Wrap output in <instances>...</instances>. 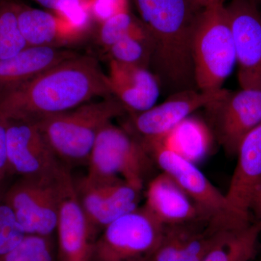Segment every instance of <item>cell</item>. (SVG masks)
<instances>
[{
    "label": "cell",
    "instance_id": "1",
    "mask_svg": "<svg viewBox=\"0 0 261 261\" xmlns=\"http://www.w3.org/2000/svg\"><path fill=\"white\" fill-rule=\"evenodd\" d=\"M112 96L107 74L97 58L80 54L0 94V116L6 120L37 121L94 98Z\"/></svg>",
    "mask_w": 261,
    "mask_h": 261
},
{
    "label": "cell",
    "instance_id": "2",
    "mask_svg": "<svg viewBox=\"0 0 261 261\" xmlns=\"http://www.w3.org/2000/svg\"><path fill=\"white\" fill-rule=\"evenodd\" d=\"M152 38V65L160 84L172 93L197 89L192 39L198 14L190 0H133Z\"/></svg>",
    "mask_w": 261,
    "mask_h": 261
},
{
    "label": "cell",
    "instance_id": "3",
    "mask_svg": "<svg viewBox=\"0 0 261 261\" xmlns=\"http://www.w3.org/2000/svg\"><path fill=\"white\" fill-rule=\"evenodd\" d=\"M126 112V108L112 96L36 122L62 162L87 163L99 132Z\"/></svg>",
    "mask_w": 261,
    "mask_h": 261
},
{
    "label": "cell",
    "instance_id": "4",
    "mask_svg": "<svg viewBox=\"0 0 261 261\" xmlns=\"http://www.w3.org/2000/svg\"><path fill=\"white\" fill-rule=\"evenodd\" d=\"M163 173L181 187L195 202L202 217L215 228L233 230L245 227L251 217L240 214L228 202L193 161L171 148L164 140H142Z\"/></svg>",
    "mask_w": 261,
    "mask_h": 261
},
{
    "label": "cell",
    "instance_id": "5",
    "mask_svg": "<svg viewBox=\"0 0 261 261\" xmlns=\"http://www.w3.org/2000/svg\"><path fill=\"white\" fill-rule=\"evenodd\" d=\"M196 87L201 92L222 89L237 63L234 43L224 1L200 10L192 39Z\"/></svg>",
    "mask_w": 261,
    "mask_h": 261
},
{
    "label": "cell",
    "instance_id": "6",
    "mask_svg": "<svg viewBox=\"0 0 261 261\" xmlns=\"http://www.w3.org/2000/svg\"><path fill=\"white\" fill-rule=\"evenodd\" d=\"M152 161L138 137L111 122L98 135L87 161V176L121 178L142 192Z\"/></svg>",
    "mask_w": 261,
    "mask_h": 261
},
{
    "label": "cell",
    "instance_id": "7",
    "mask_svg": "<svg viewBox=\"0 0 261 261\" xmlns=\"http://www.w3.org/2000/svg\"><path fill=\"white\" fill-rule=\"evenodd\" d=\"M164 227L145 206L138 207L101 231L91 244L87 261H136L149 257Z\"/></svg>",
    "mask_w": 261,
    "mask_h": 261
},
{
    "label": "cell",
    "instance_id": "8",
    "mask_svg": "<svg viewBox=\"0 0 261 261\" xmlns=\"http://www.w3.org/2000/svg\"><path fill=\"white\" fill-rule=\"evenodd\" d=\"M56 179L25 178L5 192L20 227L27 235L48 237L56 231L62 173Z\"/></svg>",
    "mask_w": 261,
    "mask_h": 261
},
{
    "label": "cell",
    "instance_id": "9",
    "mask_svg": "<svg viewBox=\"0 0 261 261\" xmlns=\"http://www.w3.org/2000/svg\"><path fill=\"white\" fill-rule=\"evenodd\" d=\"M7 153L10 173L21 178L56 179L65 166L36 121L7 120Z\"/></svg>",
    "mask_w": 261,
    "mask_h": 261
},
{
    "label": "cell",
    "instance_id": "10",
    "mask_svg": "<svg viewBox=\"0 0 261 261\" xmlns=\"http://www.w3.org/2000/svg\"><path fill=\"white\" fill-rule=\"evenodd\" d=\"M74 183L92 243V238L108 225L139 207L141 191L121 178H94L86 175Z\"/></svg>",
    "mask_w": 261,
    "mask_h": 261
},
{
    "label": "cell",
    "instance_id": "11",
    "mask_svg": "<svg viewBox=\"0 0 261 261\" xmlns=\"http://www.w3.org/2000/svg\"><path fill=\"white\" fill-rule=\"evenodd\" d=\"M205 109L220 145L228 155L237 156L242 141L261 123V91L228 90Z\"/></svg>",
    "mask_w": 261,
    "mask_h": 261
},
{
    "label": "cell",
    "instance_id": "12",
    "mask_svg": "<svg viewBox=\"0 0 261 261\" xmlns=\"http://www.w3.org/2000/svg\"><path fill=\"white\" fill-rule=\"evenodd\" d=\"M226 10L241 89L261 91V12L255 0H232Z\"/></svg>",
    "mask_w": 261,
    "mask_h": 261
},
{
    "label": "cell",
    "instance_id": "13",
    "mask_svg": "<svg viewBox=\"0 0 261 261\" xmlns=\"http://www.w3.org/2000/svg\"><path fill=\"white\" fill-rule=\"evenodd\" d=\"M228 89L201 92L187 89L171 94L159 106L144 112L132 113V126L142 140H165L182 121L200 108L219 100Z\"/></svg>",
    "mask_w": 261,
    "mask_h": 261
},
{
    "label": "cell",
    "instance_id": "14",
    "mask_svg": "<svg viewBox=\"0 0 261 261\" xmlns=\"http://www.w3.org/2000/svg\"><path fill=\"white\" fill-rule=\"evenodd\" d=\"M56 231L62 261H87L91 240L88 223L75 192L74 180L65 167L62 173Z\"/></svg>",
    "mask_w": 261,
    "mask_h": 261
},
{
    "label": "cell",
    "instance_id": "15",
    "mask_svg": "<svg viewBox=\"0 0 261 261\" xmlns=\"http://www.w3.org/2000/svg\"><path fill=\"white\" fill-rule=\"evenodd\" d=\"M107 78L111 94L130 114L155 106L161 84L149 68L109 60Z\"/></svg>",
    "mask_w": 261,
    "mask_h": 261
},
{
    "label": "cell",
    "instance_id": "16",
    "mask_svg": "<svg viewBox=\"0 0 261 261\" xmlns=\"http://www.w3.org/2000/svg\"><path fill=\"white\" fill-rule=\"evenodd\" d=\"M15 5L19 29L28 47L64 48L80 42L87 34L53 12L16 0Z\"/></svg>",
    "mask_w": 261,
    "mask_h": 261
},
{
    "label": "cell",
    "instance_id": "17",
    "mask_svg": "<svg viewBox=\"0 0 261 261\" xmlns=\"http://www.w3.org/2000/svg\"><path fill=\"white\" fill-rule=\"evenodd\" d=\"M144 206L164 226L205 220L186 192L163 172L149 182Z\"/></svg>",
    "mask_w": 261,
    "mask_h": 261
},
{
    "label": "cell",
    "instance_id": "18",
    "mask_svg": "<svg viewBox=\"0 0 261 261\" xmlns=\"http://www.w3.org/2000/svg\"><path fill=\"white\" fill-rule=\"evenodd\" d=\"M237 157L236 167L225 195L233 208L251 217L250 202L261 183V123L242 141Z\"/></svg>",
    "mask_w": 261,
    "mask_h": 261
},
{
    "label": "cell",
    "instance_id": "19",
    "mask_svg": "<svg viewBox=\"0 0 261 261\" xmlns=\"http://www.w3.org/2000/svg\"><path fill=\"white\" fill-rule=\"evenodd\" d=\"M78 55L65 48L27 47L14 56L0 60V94Z\"/></svg>",
    "mask_w": 261,
    "mask_h": 261
},
{
    "label": "cell",
    "instance_id": "20",
    "mask_svg": "<svg viewBox=\"0 0 261 261\" xmlns=\"http://www.w3.org/2000/svg\"><path fill=\"white\" fill-rule=\"evenodd\" d=\"M261 224L252 221L245 227L221 234L202 261H252L259 250Z\"/></svg>",
    "mask_w": 261,
    "mask_h": 261
},
{
    "label": "cell",
    "instance_id": "21",
    "mask_svg": "<svg viewBox=\"0 0 261 261\" xmlns=\"http://www.w3.org/2000/svg\"><path fill=\"white\" fill-rule=\"evenodd\" d=\"M191 116L182 121L165 139L166 143L178 153L183 154L186 151L187 159L191 151L196 154L205 150L211 137L210 129L205 123Z\"/></svg>",
    "mask_w": 261,
    "mask_h": 261
},
{
    "label": "cell",
    "instance_id": "22",
    "mask_svg": "<svg viewBox=\"0 0 261 261\" xmlns=\"http://www.w3.org/2000/svg\"><path fill=\"white\" fill-rule=\"evenodd\" d=\"M128 37L151 38L140 18L130 11L114 15L99 25L98 39L105 51L115 43Z\"/></svg>",
    "mask_w": 261,
    "mask_h": 261
},
{
    "label": "cell",
    "instance_id": "23",
    "mask_svg": "<svg viewBox=\"0 0 261 261\" xmlns=\"http://www.w3.org/2000/svg\"><path fill=\"white\" fill-rule=\"evenodd\" d=\"M106 51L109 60L149 68L152 64L154 44L150 37H128L115 43Z\"/></svg>",
    "mask_w": 261,
    "mask_h": 261
},
{
    "label": "cell",
    "instance_id": "24",
    "mask_svg": "<svg viewBox=\"0 0 261 261\" xmlns=\"http://www.w3.org/2000/svg\"><path fill=\"white\" fill-rule=\"evenodd\" d=\"M28 47L20 32L15 0L0 3V60L18 54Z\"/></svg>",
    "mask_w": 261,
    "mask_h": 261
},
{
    "label": "cell",
    "instance_id": "25",
    "mask_svg": "<svg viewBox=\"0 0 261 261\" xmlns=\"http://www.w3.org/2000/svg\"><path fill=\"white\" fill-rule=\"evenodd\" d=\"M196 221L165 226L162 238L148 257V261H183L187 242Z\"/></svg>",
    "mask_w": 261,
    "mask_h": 261
},
{
    "label": "cell",
    "instance_id": "26",
    "mask_svg": "<svg viewBox=\"0 0 261 261\" xmlns=\"http://www.w3.org/2000/svg\"><path fill=\"white\" fill-rule=\"evenodd\" d=\"M0 261H55L51 238L27 235L13 250L0 257Z\"/></svg>",
    "mask_w": 261,
    "mask_h": 261
},
{
    "label": "cell",
    "instance_id": "27",
    "mask_svg": "<svg viewBox=\"0 0 261 261\" xmlns=\"http://www.w3.org/2000/svg\"><path fill=\"white\" fill-rule=\"evenodd\" d=\"M48 11L66 19L72 25L85 33L92 27L87 0H33Z\"/></svg>",
    "mask_w": 261,
    "mask_h": 261
},
{
    "label": "cell",
    "instance_id": "28",
    "mask_svg": "<svg viewBox=\"0 0 261 261\" xmlns=\"http://www.w3.org/2000/svg\"><path fill=\"white\" fill-rule=\"evenodd\" d=\"M0 186V257L16 247L27 236L20 227Z\"/></svg>",
    "mask_w": 261,
    "mask_h": 261
},
{
    "label": "cell",
    "instance_id": "29",
    "mask_svg": "<svg viewBox=\"0 0 261 261\" xmlns=\"http://www.w3.org/2000/svg\"><path fill=\"white\" fill-rule=\"evenodd\" d=\"M129 4V0H87L91 17L99 25L114 15L130 11Z\"/></svg>",
    "mask_w": 261,
    "mask_h": 261
},
{
    "label": "cell",
    "instance_id": "30",
    "mask_svg": "<svg viewBox=\"0 0 261 261\" xmlns=\"http://www.w3.org/2000/svg\"><path fill=\"white\" fill-rule=\"evenodd\" d=\"M11 174L7 153V120L0 116V186Z\"/></svg>",
    "mask_w": 261,
    "mask_h": 261
},
{
    "label": "cell",
    "instance_id": "31",
    "mask_svg": "<svg viewBox=\"0 0 261 261\" xmlns=\"http://www.w3.org/2000/svg\"><path fill=\"white\" fill-rule=\"evenodd\" d=\"M249 213L252 221H257L261 224V183L252 196Z\"/></svg>",
    "mask_w": 261,
    "mask_h": 261
},
{
    "label": "cell",
    "instance_id": "32",
    "mask_svg": "<svg viewBox=\"0 0 261 261\" xmlns=\"http://www.w3.org/2000/svg\"><path fill=\"white\" fill-rule=\"evenodd\" d=\"M193 6L197 10H201L207 7L224 1V0H190Z\"/></svg>",
    "mask_w": 261,
    "mask_h": 261
},
{
    "label": "cell",
    "instance_id": "33",
    "mask_svg": "<svg viewBox=\"0 0 261 261\" xmlns=\"http://www.w3.org/2000/svg\"><path fill=\"white\" fill-rule=\"evenodd\" d=\"M136 261H148V257H145V258L140 259V260H137Z\"/></svg>",
    "mask_w": 261,
    "mask_h": 261
},
{
    "label": "cell",
    "instance_id": "34",
    "mask_svg": "<svg viewBox=\"0 0 261 261\" xmlns=\"http://www.w3.org/2000/svg\"><path fill=\"white\" fill-rule=\"evenodd\" d=\"M257 2H260V3H261V0H257L256 3H257Z\"/></svg>",
    "mask_w": 261,
    "mask_h": 261
},
{
    "label": "cell",
    "instance_id": "35",
    "mask_svg": "<svg viewBox=\"0 0 261 261\" xmlns=\"http://www.w3.org/2000/svg\"><path fill=\"white\" fill-rule=\"evenodd\" d=\"M3 1H4V0H0V3H1Z\"/></svg>",
    "mask_w": 261,
    "mask_h": 261
},
{
    "label": "cell",
    "instance_id": "36",
    "mask_svg": "<svg viewBox=\"0 0 261 261\" xmlns=\"http://www.w3.org/2000/svg\"><path fill=\"white\" fill-rule=\"evenodd\" d=\"M255 2H256V1H257V0H255Z\"/></svg>",
    "mask_w": 261,
    "mask_h": 261
},
{
    "label": "cell",
    "instance_id": "37",
    "mask_svg": "<svg viewBox=\"0 0 261 261\" xmlns=\"http://www.w3.org/2000/svg\"><path fill=\"white\" fill-rule=\"evenodd\" d=\"M261 261V260H260Z\"/></svg>",
    "mask_w": 261,
    "mask_h": 261
}]
</instances>
